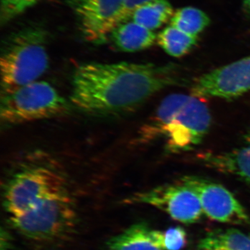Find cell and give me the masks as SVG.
Instances as JSON below:
<instances>
[{"mask_svg": "<svg viewBox=\"0 0 250 250\" xmlns=\"http://www.w3.org/2000/svg\"><path fill=\"white\" fill-rule=\"evenodd\" d=\"M173 64L91 62L79 65L72 75L70 101L93 114L134 109L161 90L182 82Z\"/></svg>", "mask_w": 250, "mask_h": 250, "instance_id": "cell-1", "label": "cell"}, {"mask_svg": "<svg viewBox=\"0 0 250 250\" xmlns=\"http://www.w3.org/2000/svg\"><path fill=\"white\" fill-rule=\"evenodd\" d=\"M202 98L192 94H171L163 100L154 115L141 126L138 144L163 138L171 153L191 150L209 131L211 115Z\"/></svg>", "mask_w": 250, "mask_h": 250, "instance_id": "cell-2", "label": "cell"}, {"mask_svg": "<svg viewBox=\"0 0 250 250\" xmlns=\"http://www.w3.org/2000/svg\"><path fill=\"white\" fill-rule=\"evenodd\" d=\"M48 34L39 24L13 33L3 45L0 59L1 96L39 81L49 67Z\"/></svg>", "mask_w": 250, "mask_h": 250, "instance_id": "cell-3", "label": "cell"}, {"mask_svg": "<svg viewBox=\"0 0 250 250\" xmlns=\"http://www.w3.org/2000/svg\"><path fill=\"white\" fill-rule=\"evenodd\" d=\"M76 207L67 190L47 197L22 214L10 216L13 227L31 241L51 243L72 232Z\"/></svg>", "mask_w": 250, "mask_h": 250, "instance_id": "cell-4", "label": "cell"}, {"mask_svg": "<svg viewBox=\"0 0 250 250\" xmlns=\"http://www.w3.org/2000/svg\"><path fill=\"white\" fill-rule=\"evenodd\" d=\"M1 97L0 118L6 125L49 119L69 109L65 98L44 81H36Z\"/></svg>", "mask_w": 250, "mask_h": 250, "instance_id": "cell-5", "label": "cell"}, {"mask_svg": "<svg viewBox=\"0 0 250 250\" xmlns=\"http://www.w3.org/2000/svg\"><path fill=\"white\" fill-rule=\"evenodd\" d=\"M65 179L45 166L24 169L15 174L6 185L5 209L10 216L21 215L47 197L67 190Z\"/></svg>", "mask_w": 250, "mask_h": 250, "instance_id": "cell-6", "label": "cell"}, {"mask_svg": "<svg viewBox=\"0 0 250 250\" xmlns=\"http://www.w3.org/2000/svg\"><path fill=\"white\" fill-rule=\"evenodd\" d=\"M125 202L152 206L166 212L174 220L185 224L195 223L203 213L197 194L182 182L135 194Z\"/></svg>", "mask_w": 250, "mask_h": 250, "instance_id": "cell-7", "label": "cell"}, {"mask_svg": "<svg viewBox=\"0 0 250 250\" xmlns=\"http://www.w3.org/2000/svg\"><path fill=\"white\" fill-rule=\"evenodd\" d=\"M250 91V55L196 79L190 94L200 98L233 99Z\"/></svg>", "mask_w": 250, "mask_h": 250, "instance_id": "cell-8", "label": "cell"}, {"mask_svg": "<svg viewBox=\"0 0 250 250\" xmlns=\"http://www.w3.org/2000/svg\"><path fill=\"white\" fill-rule=\"evenodd\" d=\"M182 182L195 192L203 213L211 220L236 225L250 223L244 208L226 188L197 177H184Z\"/></svg>", "mask_w": 250, "mask_h": 250, "instance_id": "cell-9", "label": "cell"}, {"mask_svg": "<svg viewBox=\"0 0 250 250\" xmlns=\"http://www.w3.org/2000/svg\"><path fill=\"white\" fill-rule=\"evenodd\" d=\"M122 0H67L76 17L81 34L88 42H106L105 27L121 4Z\"/></svg>", "mask_w": 250, "mask_h": 250, "instance_id": "cell-10", "label": "cell"}, {"mask_svg": "<svg viewBox=\"0 0 250 250\" xmlns=\"http://www.w3.org/2000/svg\"><path fill=\"white\" fill-rule=\"evenodd\" d=\"M200 156L205 166L236 176L250 184V139L244 146L233 150L206 153Z\"/></svg>", "mask_w": 250, "mask_h": 250, "instance_id": "cell-11", "label": "cell"}, {"mask_svg": "<svg viewBox=\"0 0 250 250\" xmlns=\"http://www.w3.org/2000/svg\"><path fill=\"white\" fill-rule=\"evenodd\" d=\"M156 37L154 31L130 21L113 29L108 34L107 41L122 52H136L152 47Z\"/></svg>", "mask_w": 250, "mask_h": 250, "instance_id": "cell-12", "label": "cell"}, {"mask_svg": "<svg viewBox=\"0 0 250 250\" xmlns=\"http://www.w3.org/2000/svg\"><path fill=\"white\" fill-rule=\"evenodd\" d=\"M107 250H164L153 235V230L143 223L135 224L107 243Z\"/></svg>", "mask_w": 250, "mask_h": 250, "instance_id": "cell-13", "label": "cell"}, {"mask_svg": "<svg viewBox=\"0 0 250 250\" xmlns=\"http://www.w3.org/2000/svg\"><path fill=\"white\" fill-rule=\"evenodd\" d=\"M174 12L167 0H152L136 10L130 21L154 31L170 22Z\"/></svg>", "mask_w": 250, "mask_h": 250, "instance_id": "cell-14", "label": "cell"}, {"mask_svg": "<svg viewBox=\"0 0 250 250\" xmlns=\"http://www.w3.org/2000/svg\"><path fill=\"white\" fill-rule=\"evenodd\" d=\"M197 41L198 36L190 35L171 25L164 28L156 37L158 45L175 58L188 54L197 45Z\"/></svg>", "mask_w": 250, "mask_h": 250, "instance_id": "cell-15", "label": "cell"}, {"mask_svg": "<svg viewBox=\"0 0 250 250\" xmlns=\"http://www.w3.org/2000/svg\"><path fill=\"white\" fill-rule=\"evenodd\" d=\"M203 250H250V236L236 229L208 233L199 245Z\"/></svg>", "mask_w": 250, "mask_h": 250, "instance_id": "cell-16", "label": "cell"}, {"mask_svg": "<svg viewBox=\"0 0 250 250\" xmlns=\"http://www.w3.org/2000/svg\"><path fill=\"white\" fill-rule=\"evenodd\" d=\"M210 22L209 17L203 11L188 6L174 11L170 25L190 35L197 36L208 27Z\"/></svg>", "mask_w": 250, "mask_h": 250, "instance_id": "cell-17", "label": "cell"}, {"mask_svg": "<svg viewBox=\"0 0 250 250\" xmlns=\"http://www.w3.org/2000/svg\"><path fill=\"white\" fill-rule=\"evenodd\" d=\"M153 235L164 250H182L187 243V233L179 227L169 229L165 231L153 230Z\"/></svg>", "mask_w": 250, "mask_h": 250, "instance_id": "cell-18", "label": "cell"}, {"mask_svg": "<svg viewBox=\"0 0 250 250\" xmlns=\"http://www.w3.org/2000/svg\"><path fill=\"white\" fill-rule=\"evenodd\" d=\"M151 1L152 0H122L121 4L116 14L105 27L104 35L106 41H107L108 34L113 29L123 23L130 21L136 10Z\"/></svg>", "mask_w": 250, "mask_h": 250, "instance_id": "cell-19", "label": "cell"}, {"mask_svg": "<svg viewBox=\"0 0 250 250\" xmlns=\"http://www.w3.org/2000/svg\"><path fill=\"white\" fill-rule=\"evenodd\" d=\"M41 0H1L0 6L1 25L8 24Z\"/></svg>", "mask_w": 250, "mask_h": 250, "instance_id": "cell-20", "label": "cell"}, {"mask_svg": "<svg viewBox=\"0 0 250 250\" xmlns=\"http://www.w3.org/2000/svg\"><path fill=\"white\" fill-rule=\"evenodd\" d=\"M243 10L245 14L250 16V0H243Z\"/></svg>", "mask_w": 250, "mask_h": 250, "instance_id": "cell-21", "label": "cell"}]
</instances>
